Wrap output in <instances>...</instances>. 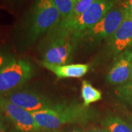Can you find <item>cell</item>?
Wrapping results in <instances>:
<instances>
[{"label":"cell","mask_w":132,"mask_h":132,"mask_svg":"<svg viewBox=\"0 0 132 132\" xmlns=\"http://www.w3.org/2000/svg\"><path fill=\"white\" fill-rule=\"evenodd\" d=\"M60 22V13L52 0H35L20 24V35L23 42L31 45Z\"/></svg>","instance_id":"1"},{"label":"cell","mask_w":132,"mask_h":132,"mask_svg":"<svg viewBox=\"0 0 132 132\" xmlns=\"http://www.w3.org/2000/svg\"><path fill=\"white\" fill-rule=\"evenodd\" d=\"M40 129L56 130L69 123H87L96 116L94 109L83 104L58 103L52 109L31 112Z\"/></svg>","instance_id":"2"},{"label":"cell","mask_w":132,"mask_h":132,"mask_svg":"<svg viewBox=\"0 0 132 132\" xmlns=\"http://www.w3.org/2000/svg\"><path fill=\"white\" fill-rule=\"evenodd\" d=\"M114 5L115 0H95L82 14L75 19L61 21L58 26L69 33L76 44L81 35L100 21Z\"/></svg>","instance_id":"3"},{"label":"cell","mask_w":132,"mask_h":132,"mask_svg":"<svg viewBox=\"0 0 132 132\" xmlns=\"http://www.w3.org/2000/svg\"><path fill=\"white\" fill-rule=\"evenodd\" d=\"M43 49V61L52 65H66L71 61L75 46L71 35L57 26Z\"/></svg>","instance_id":"4"},{"label":"cell","mask_w":132,"mask_h":132,"mask_svg":"<svg viewBox=\"0 0 132 132\" xmlns=\"http://www.w3.org/2000/svg\"><path fill=\"white\" fill-rule=\"evenodd\" d=\"M128 13L126 7H114L97 24L81 35L79 41L85 40L90 44L106 40L121 25Z\"/></svg>","instance_id":"5"},{"label":"cell","mask_w":132,"mask_h":132,"mask_svg":"<svg viewBox=\"0 0 132 132\" xmlns=\"http://www.w3.org/2000/svg\"><path fill=\"white\" fill-rule=\"evenodd\" d=\"M34 66L27 60H15L0 71V96L17 90L34 75Z\"/></svg>","instance_id":"6"},{"label":"cell","mask_w":132,"mask_h":132,"mask_svg":"<svg viewBox=\"0 0 132 132\" xmlns=\"http://www.w3.org/2000/svg\"><path fill=\"white\" fill-rule=\"evenodd\" d=\"M11 103L29 112L54 108L58 103L45 95L28 89H17L3 95Z\"/></svg>","instance_id":"7"},{"label":"cell","mask_w":132,"mask_h":132,"mask_svg":"<svg viewBox=\"0 0 132 132\" xmlns=\"http://www.w3.org/2000/svg\"><path fill=\"white\" fill-rule=\"evenodd\" d=\"M0 110L19 131L36 132L40 130L31 112L11 103L3 96H0Z\"/></svg>","instance_id":"8"},{"label":"cell","mask_w":132,"mask_h":132,"mask_svg":"<svg viewBox=\"0 0 132 132\" xmlns=\"http://www.w3.org/2000/svg\"><path fill=\"white\" fill-rule=\"evenodd\" d=\"M106 41L109 53L114 57H118L131 46L132 18L129 12L121 25Z\"/></svg>","instance_id":"9"},{"label":"cell","mask_w":132,"mask_h":132,"mask_svg":"<svg viewBox=\"0 0 132 132\" xmlns=\"http://www.w3.org/2000/svg\"><path fill=\"white\" fill-rule=\"evenodd\" d=\"M132 73V49L128 48L120 54L106 77L107 84L122 85L131 79Z\"/></svg>","instance_id":"10"},{"label":"cell","mask_w":132,"mask_h":132,"mask_svg":"<svg viewBox=\"0 0 132 132\" xmlns=\"http://www.w3.org/2000/svg\"><path fill=\"white\" fill-rule=\"evenodd\" d=\"M41 65L46 69L52 71L59 79L81 78L85 76L89 70V67L86 64L52 65L41 62Z\"/></svg>","instance_id":"11"},{"label":"cell","mask_w":132,"mask_h":132,"mask_svg":"<svg viewBox=\"0 0 132 132\" xmlns=\"http://www.w3.org/2000/svg\"><path fill=\"white\" fill-rule=\"evenodd\" d=\"M103 126L106 132H132L128 122L116 115H109L104 119Z\"/></svg>","instance_id":"12"},{"label":"cell","mask_w":132,"mask_h":132,"mask_svg":"<svg viewBox=\"0 0 132 132\" xmlns=\"http://www.w3.org/2000/svg\"><path fill=\"white\" fill-rule=\"evenodd\" d=\"M81 95L84 101L83 105L85 106H90L91 104L102 99V93L86 80L82 81Z\"/></svg>","instance_id":"13"},{"label":"cell","mask_w":132,"mask_h":132,"mask_svg":"<svg viewBox=\"0 0 132 132\" xmlns=\"http://www.w3.org/2000/svg\"><path fill=\"white\" fill-rule=\"evenodd\" d=\"M61 15V21H65L71 19L76 0H52Z\"/></svg>","instance_id":"14"},{"label":"cell","mask_w":132,"mask_h":132,"mask_svg":"<svg viewBox=\"0 0 132 132\" xmlns=\"http://www.w3.org/2000/svg\"><path fill=\"white\" fill-rule=\"evenodd\" d=\"M115 95L120 100L132 106V79L118 86L115 90Z\"/></svg>","instance_id":"15"},{"label":"cell","mask_w":132,"mask_h":132,"mask_svg":"<svg viewBox=\"0 0 132 132\" xmlns=\"http://www.w3.org/2000/svg\"><path fill=\"white\" fill-rule=\"evenodd\" d=\"M95 1V0H79V1H77L71 19L69 20L75 19L79 15H80L81 14H82L86 10L90 7V5H92Z\"/></svg>","instance_id":"16"},{"label":"cell","mask_w":132,"mask_h":132,"mask_svg":"<svg viewBox=\"0 0 132 132\" xmlns=\"http://www.w3.org/2000/svg\"><path fill=\"white\" fill-rule=\"evenodd\" d=\"M13 60L14 58L11 54L0 50V71L2 69H4L5 67Z\"/></svg>","instance_id":"17"},{"label":"cell","mask_w":132,"mask_h":132,"mask_svg":"<svg viewBox=\"0 0 132 132\" xmlns=\"http://www.w3.org/2000/svg\"><path fill=\"white\" fill-rule=\"evenodd\" d=\"M5 115L0 110V132H7V128L5 125Z\"/></svg>","instance_id":"18"},{"label":"cell","mask_w":132,"mask_h":132,"mask_svg":"<svg viewBox=\"0 0 132 132\" xmlns=\"http://www.w3.org/2000/svg\"><path fill=\"white\" fill-rule=\"evenodd\" d=\"M126 8L128 10L129 13L132 18V0H128L126 2Z\"/></svg>","instance_id":"19"},{"label":"cell","mask_w":132,"mask_h":132,"mask_svg":"<svg viewBox=\"0 0 132 132\" xmlns=\"http://www.w3.org/2000/svg\"><path fill=\"white\" fill-rule=\"evenodd\" d=\"M85 132H106L104 128H94L92 129H89Z\"/></svg>","instance_id":"20"},{"label":"cell","mask_w":132,"mask_h":132,"mask_svg":"<svg viewBox=\"0 0 132 132\" xmlns=\"http://www.w3.org/2000/svg\"><path fill=\"white\" fill-rule=\"evenodd\" d=\"M127 120H128V123L129 126H131V129H132V114H128Z\"/></svg>","instance_id":"21"},{"label":"cell","mask_w":132,"mask_h":132,"mask_svg":"<svg viewBox=\"0 0 132 132\" xmlns=\"http://www.w3.org/2000/svg\"><path fill=\"white\" fill-rule=\"evenodd\" d=\"M6 1L10 2V3H15V2H18L20 0H6Z\"/></svg>","instance_id":"22"},{"label":"cell","mask_w":132,"mask_h":132,"mask_svg":"<svg viewBox=\"0 0 132 132\" xmlns=\"http://www.w3.org/2000/svg\"><path fill=\"white\" fill-rule=\"evenodd\" d=\"M40 132H59L57 131H55V130H43L42 131Z\"/></svg>","instance_id":"23"},{"label":"cell","mask_w":132,"mask_h":132,"mask_svg":"<svg viewBox=\"0 0 132 132\" xmlns=\"http://www.w3.org/2000/svg\"><path fill=\"white\" fill-rule=\"evenodd\" d=\"M69 132H85L83 131H81L80 129H75V130H73V131H71Z\"/></svg>","instance_id":"24"},{"label":"cell","mask_w":132,"mask_h":132,"mask_svg":"<svg viewBox=\"0 0 132 132\" xmlns=\"http://www.w3.org/2000/svg\"><path fill=\"white\" fill-rule=\"evenodd\" d=\"M131 79H132V73H131Z\"/></svg>","instance_id":"25"},{"label":"cell","mask_w":132,"mask_h":132,"mask_svg":"<svg viewBox=\"0 0 132 132\" xmlns=\"http://www.w3.org/2000/svg\"><path fill=\"white\" fill-rule=\"evenodd\" d=\"M77 1H79V0H76V2H77Z\"/></svg>","instance_id":"26"}]
</instances>
